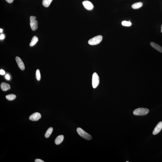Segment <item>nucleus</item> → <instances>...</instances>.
<instances>
[{"instance_id":"nucleus-1","label":"nucleus","mask_w":162,"mask_h":162,"mask_svg":"<svg viewBox=\"0 0 162 162\" xmlns=\"http://www.w3.org/2000/svg\"><path fill=\"white\" fill-rule=\"evenodd\" d=\"M149 110L145 108H139L134 110L133 113L136 116H144L149 113Z\"/></svg>"},{"instance_id":"nucleus-2","label":"nucleus","mask_w":162,"mask_h":162,"mask_svg":"<svg viewBox=\"0 0 162 162\" xmlns=\"http://www.w3.org/2000/svg\"><path fill=\"white\" fill-rule=\"evenodd\" d=\"M77 131L78 135L84 139L86 140H90L92 138V137L91 135L86 132L80 128H77Z\"/></svg>"},{"instance_id":"nucleus-3","label":"nucleus","mask_w":162,"mask_h":162,"mask_svg":"<svg viewBox=\"0 0 162 162\" xmlns=\"http://www.w3.org/2000/svg\"><path fill=\"white\" fill-rule=\"evenodd\" d=\"M103 39V36L101 35H98L89 40V44L92 45H97L101 43Z\"/></svg>"},{"instance_id":"nucleus-4","label":"nucleus","mask_w":162,"mask_h":162,"mask_svg":"<svg viewBox=\"0 0 162 162\" xmlns=\"http://www.w3.org/2000/svg\"><path fill=\"white\" fill-rule=\"evenodd\" d=\"M36 17L34 16H31L30 17V26L32 30L33 31H35L38 29V22L36 20Z\"/></svg>"},{"instance_id":"nucleus-5","label":"nucleus","mask_w":162,"mask_h":162,"mask_svg":"<svg viewBox=\"0 0 162 162\" xmlns=\"http://www.w3.org/2000/svg\"><path fill=\"white\" fill-rule=\"evenodd\" d=\"M99 83V78L98 74L94 73L92 75V85L94 88H96L98 86Z\"/></svg>"},{"instance_id":"nucleus-6","label":"nucleus","mask_w":162,"mask_h":162,"mask_svg":"<svg viewBox=\"0 0 162 162\" xmlns=\"http://www.w3.org/2000/svg\"><path fill=\"white\" fill-rule=\"evenodd\" d=\"M41 117V114L38 112L32 114L29 117V119L30 120L36 121H38Z\"/></svg>"},{"instance_id":"nucleus-7","label":"nucleus","mask_w":162,"mask_h":162,"mask_svg":"<svg viewBox=\"0 0 162 162\" xmlns=\"http://www.w3.org/2000/svg\"><path fill=\"white\" fill-rule=\"evenodd\" d=\"M83 4L84 8L88 10H92L94 8L93 5L91 2L88 1H84Z\"/></svg>"},{"instance_id":"nucleus-8","label":"nucleus","mask_w":162,"mask_h":162,"mask_svg":"<svg viewBox=\"0 0 162 162\" xmlns=\"http://www.w3.org/2000/svg\"><path fill=\"white\" fill-rule=\"evenodd\" d=\"M162 129V122H159L155 127L153 131L154 135H157L160 132Z\"/></svg>"},{"instance_id":"nucleus-9","label":"nucleus","mask_w":162,"mask_h":162,"mask_svg":"<svg viewBox=\"0 0 162 162\" xmlns=\"http://www.w3.org/2000/svg\"><path fill=\"white\" fill-rule=\"evenodd\" d=\"M16 59L17 65L19 67L20 69L22 70H24L25 68V67L24 63L22 61V59L18 57H16Z\"/></svg>"},{"instance_id":"nucleus-10","label":"nucleus","mask_w":162,"mask_h":162,"mask_svg":"<svg viewBox=\"0 0 162 162\" xmlns=\"http://www.w3.org/2000/svg\"><path fill=\"white\" fill-rule=\"evenodd\" d=\"M1 88L3 91H5L10 89L11 86L9 84L3 82L1 84Z\"/></svg>"},{"instance_id":"nucleus-11","label":"nucleus","mask_w":162,"mask_h":162,"mask_svg":"<svg viewBox=\"0 0 162 162\" xmlns=\"http://www.w3.org/2000/svg\"><path fill=\"white\" fill-rule=\"evenodd\" d=\"M150 44L152 47L154 48L160 52L162 53V48L160 46L153 42H151Z\"/></svg>"},{"instance_id":"nucleus-12","label":"nucleus","mask_w":162,"mask_h":162,"mask_svg":"<svg viewBox=\"0 0 162 162\" xmlns=\"http://www.w3.org/2000/svg\"><path fill=\"white\" fill-rule=\"evenodd\" d=\"M64 137L63 135H60L57 137L55 140V143L56 145H59L63 141Z\"/></svg>"},{"instance_id":"nucleus-13","label":"nucleus","mask_w":162,"mask_h":162,"mask_svg":"<svg viewBox=\"0 0 162 162\" xmlns=\"http://www.w3.org/2000/svg\"><path fill=\"white\" fill-rule=\"evenodd\" d=\"M143 3L142 2H140L138 3H134L131 6V7L133 9H137L141 7L143 5Z\"/></svg>"},{"instance_id":"nucleus-14","label":"nucleus","mask_w":162,"mask_h":162,"mask_svg":"<svg viewBox=\"0 0 162 162\" xmlns=\"http://www.w3.org/2000/svg\"><path fill=\"white\" fill-rule=\"evenodd\" d=\"M38 38L36 36H34L32 37L31 43H30V46L32 47L35 45L37 42H38Z\"/></svg>"},{"instance_id":"nucleus-15","label":"nucleus","mask_w":162,"mask_h":162,"mask_svg":"<svg viewBox=\"0 0 162 162\" xmlns=\"http://www.w3.org/2000/svg\"><path fill=\"white\" fill-rule=\"evenodd\" d=\"M53 0H43V4L45 7H48L52 2Z\"/></svg>"},{"instance_id":"nucleus-16","label":"nucleus","mask_w":162,"mask_h":162,"mask_svg":"<svg viewBox=\"0 0 162 162\" xmlns=\"http://www.w3.org/2000/svg\"><path fill=\"white\" fill-rule=\"evenodd\" d=\"M53 130V128L51 127L49 128L48 129L45 135V136L46 138H48L50 137V135L52 133Z\"/></svg>"},{"instance_id":"nucleus-17","label":"nucleus","mask_w":162,"mask_h":162,"mask_svg":"<svg viewBox=\"0 0 162 162\" xmlns=\"http://www.w3.org/2000/svg\"><path fill=\"white\" fill-rule=\"evenodd\" d=\"M6 98L9 101H12L16 99V96L13 94H11L6 96Z\"/></svg>"},{"instance_id":"nucleus-18","label":"nucleus","mask_w":162,"mask_h":162,"mask_svg":"<svg viewBox=\"0 0 162 162\" xmlns=\"http://www.w3.org/2000/svg\"><path fill=\"white\" fill-rule=\"evenodd\" d=\"M36 79L38 81H40L41 79V75L39 70H37L36 72Z\"/></svg>"},{"instance_id":"nucleus-19","label":"nucleus","mask_w":162,"mask_h":162,"mask_svg":"<svg viewBox=\"0 0 162 162\" xmlns=\"http://www.w3.org/2000/svg\"><path fill=\"white\" fill-rule=\"evenodd\" d=\"M122 24L124 26L129 27L131 25V22H127L126 21H123L122 23Z\"/></svg>"},{"instance_id":"nucleus-20","label":"nucleus","mask_w":162,"mask_h":162,"mask_svg":"<svg viewBox=\"0 0 162 162\" xmlns=\"http://www.w3.org/2000/svg\"><path fill=\"white\" fill-rule=\"evenodd\" d=\"M5 72L4 70H0V74L1 75H3L5 74Z\"/></svg>"},{"instance_id":"nucleus-21","label":"nucleus","mask_w":162,"mask_h":162,"mask_svg":"<svg viewBox=\"0 0 162 162\" xmlns=\"http://www.w3.org/2000/svg\"><path fill=\"white\" fill-rule=\"evenodd\" d=\"M35 162H44V161L42 160L39 159H36L35 160Z\"/></svg>"},{"instance_id":"nucleus-22","label":"nucleus","mask_w":162,"mask_h":162,"mask_svg":"<svg viewBox=\"0 0 162 162\" xmlns=\"http://www.w3.org/2000/svg\"><path fill=\"white\" fill-rule=\"evenodd\" d=\"M5 77L6 79L7 80H9L10 79V76H9V75L7 74L6 75Z\"/></svg>"},{"instance_id":"nucleus-23","label":"nucleus","mask_w":162,"mask_h":162,"mask_svg":"<svg viewBox=\"0 0 162 162\" xmlns=\"http://www.w3.org/2000/svg\"><path fill=\"white\" fill-rule=\"evenodd\" d=\"M5 38L4 35L3 34H1L0 36V39L1 40L4 39Z\"/></svg>"},{"instance_id":"nucleus-24","label":"nucleus","mask_w":162,"mask_h":162,"mask_svg":"<svg viewBox=\"0 0 162 162\" xmlns=\"http://www.w3.org/2000/svg\"><path fill=\"white\" fill-rule=\"evenodd\" d=\"M6 1L9 3H11L14 0H5Z\"/></svg>"},{"instance_id":"nucleus-25","label":"nucleus","mask_w":162,"mask_h":162,"mask_svg":"<svg viewBox=\"0 0 162 162\" xmlns=\"http://www.w3.org/2000/svg\"><path fill=\"white\" fill-rule=\"evenodd\" d=\"M3 30H2V29H0V32L2 33V32H3Z\"/></svg>"},{"instance_id":"nucleus-26","label":"nucleus","mask_w":162,"mask_h":162,"mask_svg":"<svg viewBox=\"0 0 162 162\" xmlns=\"http://www.w3.org/2000/svg\"><path fill=\"white\" fill-rule=\"evenodd\" d=\"M161 32L162 33V25L161 27Z\"/></svg>"},{"instance_id":"nucleus-27","label":"nucleus","mask_w":162,"mask_h":162,"mask_svg":"<svg viewBox=\"0 0 162 162\" xmlns=\"http://www.w3.org/2000/svg\"><path fill=\"white\" fill-rule=\"evenodd\" d=\"M126 162H129V161H127Z\"/></svg>"}]
</instances>
